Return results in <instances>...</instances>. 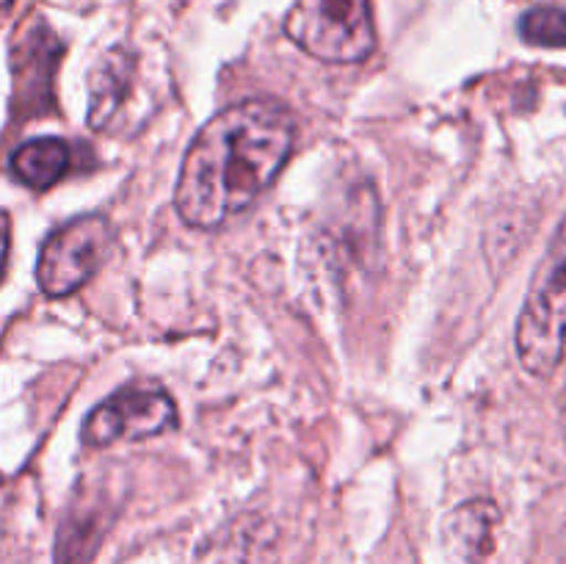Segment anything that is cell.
Listing matches in <instances>:
<instances>
[{
  "label": "cell",
  "mask_w": 566,
  "mask_h": 564,
  "mask_svg": "<svg viewBox=\"0 0 566 564\" xmlns=\"http://www.w3.org/2000/svg\"><path fill=\"white\" fill-rule=\"evenodd\" d=\"M293 138L296 119L271 100H243L216 114L182 158L177 213L202 230L241 216L276 180Z\"/></svg>",
  "instance_id": "cell-1"
},
{
  "label": "cell",
  "mask_w": 566,
  "mask_h": 564,
  "mask_svg": "<svg viewBox=\"0 0 566 564\" xmlns=\"http://www.w3.org/2000/svg\"><path fill=\"white\" fill-rule=\"evenodd\" d=\"M517 357L531 376L547 379L566 346V216L536 269L517 318Z\"/></svg>",
  "instance_id": "cell-2"
},
{
  "label": "cell",
  "mask_w": 566,
  "mask_h": 564,
  "mask_svg": "<svg viewBox=\"0 0 566 564\" xmlns=\"http://www.w3.org/2000/svg\"><path fill=\"white\" fill-rule=\"evenodd\" d=\"M285 33L313 59L357 64L376 48L370 0H296Z\"/></svg>",
  "instance_id": "cell-3"
},
{
  "label": "cell",
  "mask_w": 566,
  "mask_h": 564,
  "mask_svg": "<svg viewBox=\"0 0 566 564\" xmlns=\"http://www.w3.org/2000/svg\"><path fill=\"white\" fill-rule=\"evenodd\" d=\"M111 249V224L105 216H77L44 241L36 280L48 296L61 299L86 285Z\"/></svg>",
  "instance_id": "cell-4"
},
{
  "label": "cell",
  "mask_w": 566,
  "mask_h": 564,
  "mask_svg": "<svg viewBox=\"0 0 566 564\" xmlns=\"http://www.w3.org/2000/svg\"><path fill=\"white\" fill-rule=\"evenodd\" d=\"M177 424L175 401L158 387H130L119 390L92 409L83 426V442L92 448L114 446L119 440H144V437L169 431Z\"/></svg>",
  "instance_id": "cell-5"
},
{
  "label": "cell",
  "mask_w": 566,
  "mask_h": 564,
  "mask_svg": "<svg viewBox=\"0 0 566 564\" xmlns=\"http://www.w3.org/2000/svg\"><path fill=\"white\" fill-rule=\"evenodd\" d=\"M61 48L59 36L44 22H36L11 53V70H14V105L36 114L42 105L50 103L53 94V75L59 66Z\"/></svg>",
  "instance_id": "cell-6"
},
{
  "label": "cell",
  "mask_w": 566,
  "mask_h": 564,
  "mask_svg": "<svg viewBox=\"0 0 566 564\" xmlns=\"http://www.w3.org/2000/svg\"><path fill=\"white\" fill-rule=\"evenodd\" d=\"M108 531V498L72 501L55 540V564H88Z\"/></svg>",
  "instance_id": "cell-7"
},
{
  "label": "cell",
  "mask_w": 566,
  "mask_h": 564,
  "mask_svg": "<svg viewBox=\"0 0 566 564\" xmlns=\"http://www.w3.org/2000/svg\"><path fill=\"white\" fill-rule=\"evenodd\" d=\"M133 53L127 48H114L88 72V125L103 130L116 111L125 103L133 81Z\"/></svg>",
  "instance_id": "cell-8"
},
{
  "label": "cell",
  "mask_w": 566,
  "mask_h": 564,
  "mask_svg": "<svg viewBox=\"0 0 566 564\" xmlns=\"http://www.w3.org/2000/svg\"><path fill=\"white\" fill-rule=\"evenodd\" d=\"M70 160L72 153L64 138L42 136L17 147V153L11 155V171L22 186L33 188V191H48L64 177Z\"/></svg>",
  "instance_id": "cell-9"
},
{
  "label": "cell",
  "mask_w": 566,
  "mask_h": 564,
  "mask_svg": "<svg viewBox=\"0 0 566 564\" xmlns=\"http://www.w3.org/2000/svg\"><path fill=\"white\" fill-rule=\"evenodd\" d=\"M495 525L497 509L492 506V501H470L451 514L446 531L462 556L479 558L490 553Z\"/></svg>",
  "instance_id": "cell-10"
},
{
  "label": "cell",
  "mask_w": 566,
  "mask_h": 564,
  "mask_svg": "<svg viewBox=\"0 0 566 564\" xmlns=\"http://www.w3.org/2000/svg\"><path fill=\"white\" fill-rule=\"evenodd\" d=\"M520 36L536 48H566V11L556 6H536L520 20Z\"/></svg>",
  "instance_id": "cell-11"
},
{
  "label": "cell",
  "mask_w": 566,
  "mask_h": 564,
  "mask_svg": "<svg viewBox=\"0 0 566 564\" xmlns=\"http://www.w3.org/2000/svg\"><path fill=\"white\" fill-rule=\"evenodd\" d=\"M9 249H11V219L6 210H0V280L9 265Z\"/></svg>",
  "instance_id": "cell-12"
},
{
  "label": "cell",
  "mask_w": 566,
  "mask_h": 564,
  "mask_svg": "<svg viewBox=\"0 0 566 564\" xmlns=\"http://www.w3.org/2000/svg\"><path fill=\"white\" fill-rule=\"evenodd\" d=\"M14 6H17V0H0V22H3L6 17H11Z\"/></svg>",
  "instance_id": "cell-13"
}]
</instances>
